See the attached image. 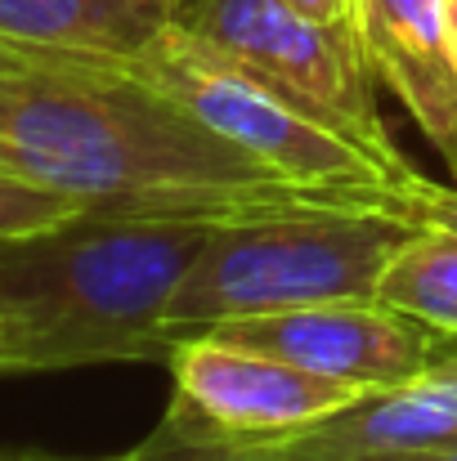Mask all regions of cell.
<instances>
[{"mask_svg": "<svg viewBox=\"0 0 457 461\" xmlns=\"http://www.w3.org/2000/svg\"><path fill=\"white\" fill-rule=\"evenodd\" d=\"M0 170L45 184L81 211L135 220L233 224L327 206L135 72L90 63L0 72Z\"/></svg>", "mask_w": 457, "mask_h": 461, "instance_id": "obj_1", "label": "cell"}, {"mask_svg": "<svg viewBox=\"0 0 457 461\" xmlns=\"http://www.w3.org/2000/svg\"><path fill=\"white\" fill-rule=\"evenodd\" d=\"M215 224L81 211L0 238V309L14 336L0 376L95 363H166L170 301Z\"/></svg>", "mask_w": 457, "mask_h": 461, "instance_id": "obj_2", "label": "cell"}, {"mask_svg": "<svg viewBox=\"0 0 457 461\" xmlns=\"http://www.w3.org/2000/svg\"><path fill=\"white\" fill-rule=\"evenodd\" d=\"M408 233L413 229L399 220L350 206L215 224L170 301L166 331L175 340L229 318L323 301H372Z\"/></svg>", "mask_w": 457, "mask_h": 461, "instance_id": "obj_3", "label": "cell"}, {"mask_svg": "<svg viewBox=\"0 0 457 461\" xmlns=\"http://www.w3.org/2000/svg\"><path fill=\"white\" fill-rule=\"evenodd\" d=\"M126 72L170 95L256 166L327 206L368 211L372 193L404 175L359 149L350 135H341L332 122H323L297 95H288L242 59L188 32L179 18H170L152 36L149 50L135 54Z\"/></svg>", "mask_w": 457, "mask_h": 461, "instance_id": "obj_4", "label": "cell"}, {"mask_svg": "<svg viewBox=\"0 0 457 461\" xmlns=\"http://www.w3.org/2000/svg\"><path fill=\"white\" fill-rule=\"evenodd\" d=\"M175 18L297 95L305 108H314L390 170H408V157L381 122L377 77L354 32L323 27L283 0H184Z\"/></svg>", "mask_w": 457, "mask_h": 461, "instance_id": "obj_5", "label": "cell"}, {"mask_svg": "<svg viewBox=\"0 0 457 461\" xmlns=\"http://www.w3.org/2000/svg\"><path fill=\"white\" fill-rule=\"evenodd\" d=\"M166 367H170V403L161 417L188 435L233 439V444L297 439L368 394L359 385L314 376L274 354L206 331L175 336Z\"/></svg>", "mask_w": 457, "mask_h": 461, "instance_id": "obj_6", "label": "cell"}, {"mask_svg": "<svg viewBox=\"0 0 457 461\" xmlns=\"http://www.w3.org/2000/svg\"><path fill=\"white\" fill-rule=\"evenodd\" d=\"M202 331L233 340V345H251L260 354H274L314 376L359 385L368 394L413 381L417 372H426L435 358H444L457 345L453 336H440L435 327L390 309L377 296L229 318V322H215Z\"/></svg>", "mask_w": 457, "mask_h": 461, "instance_id": "obj_7", "label": "cell"}, {"mask_svg": "<svg viewBox=\"0 0 457 461\" xmlns=\"http://www.w3.org/2000/svg\"><path fill=\"white\" fill-rule=\"evenodd\" d=\"M354 41L377 86L457 175V59L444 0H354Z\"/></svg>", "mask_w": 457, "mask_h": 461, "instance_id": "obj_8", "label": "cell"}, {"mask_svg": "<svg viewBox=\"0 0 457 461\" xmlns=\"http://www.w3.org/2000/svg\"><path fill=\"white\" fill-rule=\"evenodd\" d=\"M435 444H457V345L413 381L354 399L345 412L279 448L292 461H354Z\"/></svg>", "mask_w": 457, "mask_h": 461, "instance_id": "obj_9", "label": "cell"}, {"mask_svg": "<svg viewBox=\"0 0 457 461\" xmlns=\"http://www.w3.org/2000/svg\"><path fill=\"white\" fill-rule=\"evenodd\" d=\"M170 18V0H0V36L41 63L131 68Z\"/></svg>", "mask_w": 457, "mask_h": 461, "instance_id": "obj_10", "label": "cell"}, {"mask_svg": "<svg viewBox=\"0 0 457 461\" xmlns=\"http://www.w3.org/2000/svg\"><path fill=\"white\" fill-rule=\"evenodd\" d=\"M377 301L435 327L457 340V238L453 233H408L390 256Z\"/></svg>", "mask_w": 457, "mask_h": 461, "instance_id": "obj_11", "label": "cell"}, {"mask_svg": "<svg viewBox=\"0 0 457 461\" xmlns=\"http://www.w3.org/2000/svg\"><path fill=\"white\" fill-rule=\"evenodd\" d=\"M368 211L399 220L404 229H417V233H453L457 238V184L426 179L413 166L404 175H395L390 184H381L372 193Z\"/></svg>", "mask_w": 457, "mask_h": 461, "instance_id": "obj_12", "label": "cell"}, {"mask_svg": "<svg viewBox=\"0 0 457 461\" xmlns=\"http://www.w3.org/2000/svg\"><path fill=\"white\" fill-rule=\"evenodd\" d=\"M108 461H292L279 444H233V439H202V435H188L179 430L175 421H157L149 435L122 453V457Z\"/></svg>", "mask_w": 457, "mask_h": 461, "instance_id": "obj_13", "label": "cell"}, {"mask_svg": "<svg viewBox=\"0 0 457 461\" xmlns=\"http://www.w3.org/2000/svg\"><path fill=\"white\" fill-rule=\"evenodd\" d=\"M81 215L77 202H68L63 193L45 188V184H32L23 175H9L0 170V238H18V233H36V229H50V224H63Z\"/></svg>", "mask_w": 457, "mask_h": 461, "instance_id": "obj_14", "label": "cell"}, {"mask_svg": "<svg viewBox=\"0 0 457 461\" xmlns=\"http://www.w3.org/2000/svg\"><path fill=\"white\" fill-rule=\"evenodd\" d=\"M292 5L297 14L323 23V27H341V32H354V0H283Z\"/></svg>", "mask_w": 457, "mask_h": 461, "instance_id": "obj_15", "label": "cell"}, {"mask_svg": "<svg viewBox=\"0 0 457 461\" xmlns=\"http://www.w3.org/2000/svg\"><path fill=\"white\" fill-rule=\"evenodd\" d=\"M354 461H457V444H435V448H404V453H372Z\"/></svg>", "mask_w": 457, "mask_h": 461, "instance_id": "obj_16", "label": "cell"}, {"mask_svg": "<svg viewBox=\"0 0 457 461\" xmlns=\"http://www.w3.org/2000/svg\"><path fill=\"white\" fill-rule=\"evenodd\" d=\"M27 63H41V59H32V54H23L18 45H9V41L0 36V72H14V68H27Z\"/></svg>", "mask_w": 457, "mask_h": 461, "instance_id": "obj_17", "label": "cell"}, {"mask_svg": "<svg viewBox=\"0 0 457 461\" xmlns=\"http://www.w3.org/2000/svg\"><path fill=\"white\" fill-rule=\"evenodd\" d=\"M0 461H81V457H54V453H0Z\"/></svg>", "mask_w": 457, "mask_h": 461, "instance_id": "obj_18", "label": "cell"}, {"mask_svg": "<svg viewBox=\"0 0 457 461\" xmlns=\"http://www.w3.org/2000/svg\"><path fill=\"white\" fill-rule=\"evenodd\" d=\"M444 14H449V45H453V59H457V0H444Z\"/></svg>", "mask_w": 457, "mask_h": 461, "instance_id": "obj_19", "label": "cell"}, {"mask_svg": "<svg viewBox=\"0 0 457 461\" xmlns=\"http://www.w3.org/2000/svg\"><path fill=\"white\" fill-rule=\"evenodd\" d=\"M9 336H14V318H9V313L0 309V349L9 345Z\"/></svg>", "mask_w": 457, "mask_h": 461, "instance_id": "obj_20", "label": "cell"}, {"mask_svg": "<svg viewBox=\"0 0 457 461\" xmlns=\"http://www.w3.org/2000/svg\"><path fill=\"white\" fill-rule=\"evenodd\" d=\"M170 9H175V14H179V9H184V0H170Z\"/></svg>", "mask_w": 457, "mask_h": 461, "instance_id": "obj_21", "label": "cell"}]
</instances>
